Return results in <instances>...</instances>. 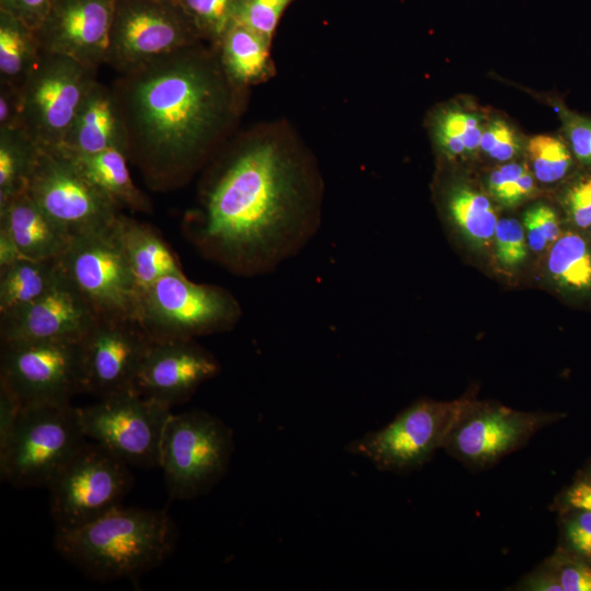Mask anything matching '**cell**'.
<instances>
[{
  "instance_id": "1",
  "label": "cell",
  "mask_w": 591,
  "mask_h": 591,
  "mask_svg": "<svg viewBox=\"0 0 591 591\" xmlns=\"http://www.w3.org/2000/svg\"><path fill=\"white\" fill-rule=\"evenodd\" d=\"M322 178L312 159L277 136L243 138L213 163L185 236L206 259L243 277L276 270L315 236Z\"/></svg>"
},
{
  "instance_id": "2",
  "label": "cell",
  "mask_w": 591,
  "mask_h": 591,
  "mask_svg": "<svg viewBox=\"0 0 591 591\" xmlns=\"http://www.w3.org/2000/svg\"><path fill=\"white\" fill-rule=\"evenodd\" d=\"M112 89L129 161L154 190L183 185L208 160L237 118L244 92L202 42L119 74Z\"/></svg>"
},
{
  "instance_id": "3",
  "label": "cell",
  "mask_w": 591,
  "mask_h": 591,
  "mask_svg": "<svg viewBox=\"0 0 591 591\" xmlns=\"http://www.w3.org/2000/svg\"><path fill=\"white\" fill-rule=\"evenodd\" d=\"M177 532L165 510L125 508L55 534L57 552L92 580L137 579L174 551Z\"/></svg>"
},
{
  "instance_id": "4",
  "label": "cell",
  "mask_w": 591,
  "mask_h": 591,
  "mask_svg": "<svg viewBox=\"0 0 591 591\" xmlns=\"http://www.w3.org/2000/svg\"><path fill=\"white\" fill-rule=\"evenodd\" d=\"M85 441L70 403L23 405L0 447L1 479L19 488L47 486Z\"/></svg>"
},
{
  "instance_id": "5",
  "label": "cell",
  "mask_w": 591,
  "mask_h": 591,
  "mask_svg": "<svg viewBox=\"0 0 591 591\" xmlns=\"http://www.w3.org/2000/svg\"><path fill=\"white\" fill-rule=\"evenodd\" d=\"M234 450L232 429L199 409L171 414L159 467L172 499L190 500L211 490L227 474Z\"/></svg>"
},
{
  "instance_id": "6",
  "label": "cell",
  "mask_w": 591,
  "mask_h": 591,
  "mask_svg": "<svg viewBox=\"0 0 591 591\" xmlns=\"http://www.w3.org/2000/svg\"><path fill=\"white\" fill-rule=\"evenodd\" d=\"M241 316V304L229 290L193 282L184 273L163 276L140 294L139 322L154 340L223 333Z\"/></svg>"
},
{
  "instance_id": "7",
  "label": "cell",
  "mask_w": 591,
  "mask_h": 591,
  "mask_svg": "<svg viewBox=\"0 0 591 591\" xmlns=\"http://www.w3.org/2000/svg\"><path fill=\"white\" fill-rule=\"evenodd\" d=\"M129 467L86 439L47 485L56 531L79 528L120 506L132 485Z\"/></svg>"
},
{
  "instance_id": "8",
  "label": "cell",
  "mask_w": 591,
  "mask_h": 591,
  "mask_svg": "<svg viewBox=\"0 0 591 591\" xmlns=\"http://www.w3.org/2000/svg\"><path fill=\"white\" fill-rule=\"evenodd\" d=\"M96 70L42 48L22 84L23 129L38 147L59 148L89 91Z\"/></svg>"
},
{
  "instance_id": "9",
  "label": "cell",
  "mask_w": 591,
  "mask_h": 591,
  "mask_svg": "<svg viewBox=\"0 0 591 591\" xmlns=\"http://www.w3.org/2000/svg\"><path fill=\"white\" fill-rule=\"evenodd\" d=\"M171 407L134 390L77 407L86 439L111 451L128 466L159 467L160 450Z\"/></svg>"
},
{
  "instance_id": "10",
  "label": "cell",
  "mask_w": 591,
  "mask_h": 591,
  "mask_svg": "<svg viewBox=\"0 0 591 591\" xmlns=\"http://www.w3.org/2000/svg\"><path fill=\"white\" fill-rule=\"evenodd\" d=\"M468 402L420 399L385 427L352 440L346 451L368 459L381 471L401 474L416 470L444 447Z\"/></svg>"
},
{
  "instance_id": "11",
  "label": "cell",
  "mask_w": 591,
  "mask_h": 591,
  "mask_svg": "<svg viewBox=\"0 0 591 591\" xmlns=\"http://www.w3.org/2000/svg\"><path fill=\"white\" fill-rule=\"evenodd\" d=\"M0 383L22 405L70 403L85 393L81 339L1 341Z\"/></svg>"
},
{
  "instance_id": "12",
  "label": "cell",
  "mask_w": 591,
  "mask_h": 591,
  "mask_svg": "<svg viewBox=\"0 0 591 591\" xmlns=\"http://www.w3.org/2000/svg\"><path fill=\"white\" fill-rule=\"evenodd\" d=\"M200 42L175 0H117L106 65L124 74Z\"/></svg>"
},
{
  "instance_id": "13",
  "label": "cell",
  "mask_w": 591,
  "mask_h": 591,
  "mask_svg": "<svg viewBox=\"0 0 591 591\" xmlns=\"http://www.w3.org/2000/svg\"><path fill=\"white\" fill-rule=\"evenodd\" d=\"M113 225L72 239L59 264L100 317L139 321L140 292Z\"/></svg>"
},
{
  "instance_id": "14",
  "label": "cell",
  "mask_w": 591,
  "mask_h": 591,
  "mask_svg": "<svg viewBox=\"0 0 591 591\" xmlns=\"http://www.w3.org/2000/svg\"><path fill=\"white\" fill-rule=\"evenodd\" d=\"M26 192L72 239L109 229L120 213L58 149L38 147Z\"/></svg>"
},
{
  "instance_id": "15",
  "label": "cell",
  "mask_w": 591,
  "mask_h": 591,
  "mask_svg": "<svg viewBox=\"0 0 591 591\" xmlns=\"http://www.w3.org/2000/svg\"><path fill=\"white\" fill-rule=\"evenodd\" d=\"M553 420L551 415L543 413L468 402L443 448L463 464L484 468L523 447Z\"/></svg>"
},
{
  "instance_id": "16",
  "label": "cell",
  "mask_w": 591,
  "mask_h": 591,
  "mask_svg": "<svg viewBox=\"0 0 591 591\" xmlns=\"http://www.w3.org/2000/svg\"><path fill=\"white\" fill-rule=\"evenodd\" d=\"M153 339L138 320L99 317L81 339L85 393L129 391Z\"/></svg>"
},
{
  "instance_id": "17",
  "label": "cell",
  "mask_w": 591,
  "mask_h": 591,
  "mask_svg": "<svg viewBox=\"0 0 591 591\" xmlns=\"http://www.w3.org/2000/svg\"><path fill=\"white\" fill-rule=\"evenodd\" d=\"M116 1L53 0L35 30L40 47L93 69L106 65Z\"/></svg>"
},
{
  "instance_id": "18",
  "label": "cell",
  "mask_w": 591,
  "mask_h": 591,
  "mask_svg": "<svg viewBox=\"0 0 591 591\" xmlns=\"http://www.w3.org/2000/svg\"><path fill=\"white\" fill-rule=\"evenodd\" d=\"M220 369L217 358L195 339H153L132 390L172 408L188 401Z\"/></svg>"
},
{
  "instance_id": "19",
  "label": "cell",
  "mask_w": 591,
  "mask_h": 591,
  "mask_svg": "<svg viewBox=\"0 0 591 591\" xmlns=\"http://www.w3.org/2000/svg\"><path fill=\"white\" fill-rule=\"evenodd\" d=\"M99 317L60 267L56 281L44 296L0 317L1 341L82 339Z\"/></svg>"
},
{
  "instance_id": "20",
  "label": "cell",
  "mask_w": 591,
  "mask_h": 591,
  "mask_svg": "<svg viewBox=\"0 0 591 591\" xmlns=\"http://www.w3.org/2000/svg\"><path fill=\"white\" fill-rule=\"evenodd\" d=\"M113 148L127 151L126 130L113 89L96 81L57 149L68 154L89 155Z\"/></svg>"
},
{
  "instance_id": "21",
  "label": "cell",
  "mask_w": 591,
  "mask_h": 591,
  "mask_svg": "<svg viewBox=\"0 0 591 591\" xmlns=\"http://www.w3.org/2000/svg\"><path fill=\"white\" fill-rule=\"evenodd\" d=\"M0 231L22 256L38 260L59 259L72 241L27 192L0 205Z\"/></svg>"
},
{
  "instance_id": "22",
  "label": "cell",
  "mask_w": 591,
  "mask_h": 591,
  "mask_svg": "<svg viewBox=\"0 0 591 591\" xmlns=\"http://www.w3.org/2000/svg\"><path fill=\"white\" fill-rule=\"evenodd\" d=\"M113 228L140 294L161 277L183 273L178 258L152 225L120 212Z\"/></svg>"
},
{
  "instance_id": "23",
  "label": "cell",
  "mask_w": 591,
  "mask_h": 591,
  "mask_svg": "<svg viewBox=\"0 0 591 591\" xmlns=\"http://www.w3.org/2000/svg\"><path fill=\"white\" fill-rule=\"evenodd\" d=\"M270 42L267 36L236 20L212 47L229 80L245 91L273 74Z\"/></svg>"
},
{
  "instance_id": "24",
  "label": "cell",
  "mask_w": 591,
  "mask_h": 591,
  "mask_svg": "<svg viewBox=\"0 0 591 591\" xmlns=\"http://www.w3.org/2000/svg\"><path fill=\"white\" fill-rule=\"evenodd\" d=\"M61 152L119 210L128 209L132 212L151 211L148 198L134 184L130 176L128 169L129 158L125 149L113 148L89 155Z\"/></svg>"
},
{
  "instance_id": "25",
  "label": "cell",
  "mask_w": 591,
  "mask_h": 591,
  "mask_svg": "<svg viewBox=\"0 0 591 591\" xmlns=\"http://www.w3.org/2000/svg\"><path fill=\"white\" fill-rule=\"evenodd\" d=\"M60 273L59 259L20 257L0 267V317L35 302L54 285Z\"/></svg>"
},
{
  "instance_id": "26",
  "label": "cell",
  "mask_w": 591,
  "mask_h": 591,
  "mask_svg": "<svg viewBox=\"0 0 591 591\" xmlns=\"http://www.w3.org/2000/svg\"><path fill=\"white\" fill-rule=\"evenodd\" d=\"M40 50L35 31L0 10V82L22 86Z\"/></svg>"
},
{
  "instance_id": "27",
  "label": "cell",
  "mask_w": 591,
  "mask_h": 591,
  "mask_svg": "<svg viewBox=\"0 0 591 591\" xmlns=\"http://www.w3.org/2000/svg\"><path fill=\"white\" fill-rule=\"evenodd\" d=\"M553 279L564 289L591 293V242L575 232L560 235L547 260Z\"/></svg>"
},
{
  "instance_id": "28",
  "label": "cell",
  "mask_w": 591,
  "mask_h": 591,
  "mask_svg": "<svg viewBox=\"0 0 591 591\" xmlns=\"http://www.w3.org/2000/svg\"><path fill=\"white\" fill-rule=\"evenodd\" d=\"M37 151L24 129L0 130V205L27 190Z\"/></svg>"
},
{
  "instance_id": "29",
  "label": "cell",
  "mask_w": 591,
  "mask_h": 591,
  "mask_svg": "<svg viewBox=\"0 0 591 591\" xmlns=\"http://www.w3.org/2000/svg\"><path fill=\"white\" fill-rule=\"evenodd\" d=\"M449 210L470 240L480 245L494 240L498 220L486 196L467 187L456 188L449 198Z\"/></svg>"
},
{
  "instance_id": "30",
  "label": "cell",
  "mask_w": 591,
  "mask_h": 591,
  "mask_svg": "<svg viewBox=\"0 0 591 591\" xmlns=\"http://www.w3.org/2000/svg\"><path fill=\"white\" fill-rule=\"evenodd\" d=\"M200 39L216 45L237 20L243 0H175Z\"/></svg>"
},
{
  "instance_id": "31",
  "label": "cell",
  "mask_w": 591,
  "mask_h": 591,
  "mask_svg": "<svg viewBox=\"0 0 591 591\" xmlns=\"http://www.w3.org/2000/svg\"><path fill=\"white\" fill-rule=\"evenodd\" d=\"M483 130L476 116L461 111L443 112L434 121L437 142L448 155L475 151Z\"/></svg>"
},
{
  "instance_id": "32",
  "label": "cell",
  "mask_w": 591,
  "mask_h": 591,
  "mask_svg": "<svg viewBox=\"0 0 591 591\" xmlns=\"http://www.w3.org/2000/svg\"><path fill=\"white\" fill-rule=\"evenodd\" d=\"M536 178L554 183L563 178L571 166V155L563 141L552 136L533 137L528 146Z\"/></svg>"
},
{
  "instance_id": "33",
  "label": "cell",
  "mask_w": 591,
  "mask_h": 591,
  "mask_svg": "<svg viewBox=\"0 0 591 591\" xmlns=\"http://www.w3.org/2000/svg\"><path fill=\"white\" fill-rule=\"evenodd\" d=\"M535 188L533 175L522 163H509L491 172L489 190L495 198L512 206L530 196Z\"/></svg>"
},
{
  "instance_id": "34",
  "label": "cell",
  "mask_w": 591,
  "mask_h": 591,
  "mask_svg": "<svg viewBox=\"0 0 591 591\" xmlns=\"http://www.w3.org/2000/svg\"><path fill=\"white\" fill-rule=\"evenodd\" d=\"M293 0H243L237 21L271 39L286 8Z\"/></svg>"
},
{
  "instance_id": "35",
  "label": "cell",
  "mask_w": 591,
  "mask_h": 591,
  "mask_svg": "<svg viewBox=\"0 0 591 591\" xmlns=\"http://www.w3.org/2000/svg\"><path fill=\"white\" fill-rule=\"evenodd\" d=\"M494 240L497 258L505 266H515L525 259L526 242L523 228L518 220H498Z\"/></svg>"
},
{
  "instance_id": "36",
  "label": "cell",
  "mask_w": 591,
  "mask_h": 591,
  "mask_svg": "<svg viewBox=\"0 0 591 591\" xmlns=\"http://www.w3.org/2000/svg\"><path fill=\"white\" fill-rule=\"evenodd\" d=\"M514 130L501 119H496L483 130L480 148L498 161L510 160L519 150Z\"/></svg>"
},
{
  "instance_id": "37",
  "label": "cell",
  "mask_w": 591,
  "mask_h": 591,
  "mask_svg": "<svg viewBox=\"0 0 591 591\" xmlns=\"http://www.w3.org/2000/svg\"><path fill=\"white\" fill-rule=\"evenodd\" d=\"M563 591H591V567L582 563L552 559L544 565Z\"/></svg>"
},
{
  "instance_id": "38",
  "label": "cell",
  "mask_w": 591,
  "mask_h": 591,
  "mask_svg": "<svg viewBox=\"0 0 591 591\" xmlns=\"http://www.w3.org/2000/svg\"><path fill=\"white\" fill-rule=\"evenodd\" d=\"M575 509L565 523V540L568 547L579 556L591 559V511Z\"/></svg>"
},
{
  "instance_id": "39",
  "label": "cell",
  "mask_w": 591,
  "mask_h": 591,
  "mask_svg": "<svg viewBox=\"0 0 591 591\" xmlns=\"http://www.w3.org/2000/svg\"><path fill=\"white\" fill-rule=\"evenodd\" d=\"M566 207L573 223L581 228H591V177L575 183L567 192Z\"/></svg>"
},
{
  "instance_id": "40",
  "label": "cell",
  "mask_w": 591,
  "mask_h": 591,
  "mask_svg": "<svg viewBox=\"0 0 591 591\" xmlns=\"http://www.w3.org/2000/svg\"><path fill=\"white\" fill-rule=\"evenodd\" d=\"M23 129L21 86L0 82V130Z\"/></svg>"
},
{
  "instance_id": "41",
  "label": "cell",
  "mask_w": 591,
  "mask_h": 591,
  "mask_svg": "<svg viewBox=\"0 0 591 591\" xmlns=\"http://www.w3.org/2000/svg\"><path fill=\"white\" fill-rule=\"evenodd\" d=\"M53 0H0V10L21 20L32 30L44 21Z\"/></svg>"
},
{
  "instance_id": "42",
  "label": "cell",
  "mask_w": 591,
  "mask_h": 591,
  "mask_svg": "<svg viewBox=\"0 0 591 591\" xmlns=\"http://www.w3.org/2000/svg\"><path fill=\"white\" fill-rule=\"evenodd\" d=\"M20 399L0 383V447L11 434L22 409Z\"/></svg>"
},
{
  "instance_id": "43",
  "label": "cell",
  "mask_w": 591,
  "mask_h": 591,
  "mask_svg": "<svg viewBox=\"0 0 591 591\" xmlns=\"http://www.w3.org/2000/svg\"><path fill=\"white\" fill-rule=\"evenodd\" d=\"M567 131L575 155L584 163H591V121L571 118Z\"/></svg>"
},
{
  "instance_id": "44",
  "label": "cell",
  "mask_w": 591,
  "mask_h": 591,
  "mask_svg": "<svg viewBox=\"0 0 591 591\" xmlns=\"http://www.w3.org/2000/svg\"><path fill=\"white\" fill-rule=\"evenodd\" d=\"M541 227L544 230L548 244L555 243L560 236L559 222L556 212L546 205L532 207Z\"/></svg>"
},
{
  "instance_id": "45",
  "label": "cell",
  "mask_w": 591,
  "mask_h": 591,
  "mask_svg": "<svg viewBox=\"0 0 591 591\" xmlns=\"http://www.w3.org/2000/svg\"><path fill=\"white\" fill-rule=\"evenodd\" d=\"M523 590L533 591H563L545 566L531 572L521 584Z\"/></svg>"
},
{
  "instance_id": "46",
  "label": "cell",
  "mask_w": 591,
  "mask_h": 591,
  "mask_svg": "<svg viewBox=\"0 0 591 591\" xmlns=\"http://www.w3.org/2000/svg\"><path fill=\"white\" fill-rule=\"evenodd\" d=\"M523 224L526 230L530 247L535 252L543 251L548 245V242L532 208L525 211Z\"/></svg>"
},
{
  "instance_id": "47",
  "label": "cell",
  "mask_w": 591,
  "mask_h": 591,
  "mask_svg": "<svg viewBox=\"0 0 591 591\" xmlns=\"http://www.w3.org/2000/svg\"><path fill=\"white\" fill-rule=\"evenodd\" d=\"M564 501L570 508L591 511V483L579 482L575 484L566 491Z\"/></svg>"
},
{
  "instance_id": "48",
  "label": "cell",
  "mask_w": 591,
  "mask_h": 591,
  "mask_svg": "<svg viewBox=\"0 0 591 591\" xmlns=\"http://www.w3.org/2000/svg\"><path fill=\"white\" fill-rule=\"evenodd\" d=\"M20 257H22V255L12 240L5 232L0 231V267L12 263Z\"/></svg>"
}]
</instances>
